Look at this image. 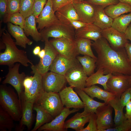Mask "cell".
Listing matches in <instances>:
<instances>
[{
    "mask_svg": "<svg viewBox=\"0 0 131 131\" xmlns=\"http://www.w3.org/2000/svg\"><path fill=\"white\" fill-rule=\"evenodd\" d=\"M18 96L11 87L0 85V106L17 121H20L22 114L21 102Z\"/></svg>",
    "mask_w": 131,
    "mask_h": 131,
    "instance_id": "obj_3",
    "label": "cell"
},
{
    "mask_svg": "<svg viewBox=\"0 0 131 131\" xmlns=\"http://www.w3.org/2000/svg\"><path fill=\"white\" fill-rule=\"evenodd\" d=\"M41 41H44L50 37L55 38H65L71 39H75V30L71 26L60 21L40 31Z\"/></svg>",
    "mask_w": 131,
    "mask_h": 131,
    "instance_id": "obj_4",
    "label": "cell"
},
{
    "mask_svg": "<svg viewBox=\"0 0 131 131\" xmlns=\"http://www.w3.org/2000/svg\"><path fill=\"white\" fill-rule=\"evenodd\" d=\"M49 41L58 53L66 57L74 59L79 55L75 39L54 38Z\"/></svg>",
    "mask_w": 131,
    "mask_h": 131,
    "instance_id": "obj_11",
    "label": "cell"
},
{
    "mask_svg": "<svg viewBox=\"0 0 131 131\" xmlns=\"http://www.w3.org/2000/svg\"><path fill=\"white\" fill-rule=\"evenodd\" d=\"M75 89L84 104V111L88 113H96L98 107L106 104L94 100L82 90Z\"/></svg>",
    "mask_w": 131,
    "mask_h": 131,
    "instance_id": "obj_26",
    "label": "cell"
},
{
    "mask_svg": "<svg viewBox=\"0 0 131 131\" xmlns=\"http://www.w3.org/2000/svg\"><path fill=\"white\" fill-rule=\"evenodd\" d=\"M22 107V116L16 130L22 131L25 126L28 130H30L33 120V110L34 104L25 100L22 96L20 97Z\"/></svg>",
    "mask_w": 131,
    "mask_h": 131,
    "instance_id": "obj_20",
    "label": "cell"
},
{
    "mask_svg": "<svg viewBox=\"0 0 131 131\" xmlns=\"http://www.w3.org/2000/svg\"><path fill=\"white\" fill-rule=\"evenodd\" d=\"M20 1L21 0H8L7 13L4 19L12 14L19 12Z\"/></svg>",
    "mask_w": 131,
    "mask_h": 131,
    "instance_id": "obj_39",
    "label": "cell"
},
{
    "mask_svg": "<svg viewBox=\"0 0 131 131\" xmlns=\"http://www.w3.org/2000/svg\"><path fill=\"white\" fill-rule=\"evenodd\" d=\"M131 79H130V83H131Z\"/></svg>",
    "mask_w": 131,
    "mask_h": 131,
    "instance_id": "obj_56",
    "label": "cell"
},
{
    "mask_svg": "<svg viewBox=\"0 0 131 131\" xmlns=\"http://www.w3.org/2000/svg\"><path fill=\"white\" fill-rule=\"evenodd\" d=\"M48 0H34L33 14L36 18L38 17L43 9Z\"/></svg>",
    "mask_w": 131,
    "mask_h": 131,
    "instance_id": "obj_42",
    "label": "cell"
},
{
    "mask_svg": "<svg viewBox=\"0 0 131 131\" xmlns=\"http://www.w3.org/2000/svg\"><path fill=\"white\" fill-rule=\"evenodd\" d=\"M95 5V13L93 24L102 30L111 27L114 19L106 14L104 11V7Z\"/></svg>",
    "mask_w": 131,
    "mask_h": 131,
    "instance_id": "obj_25",
    "label": "cell"
},
{
    "mask_svg": "<svg viewBox=\"0 0 131 131\" xmlns=\"http://www.w3.org/2000/svg\"><path fill=\"white\" fill-rule=\"evenodd\" d=\"M73 88L66 87L58 93L61 102L66 107L76 109L84 108V104Z\"/></svg>",
    "mask_w": 131,
    "mask_h": 131,
    "instance_id": "obj_16",
    "label": "cell"
},
{
    "mask_svg": "<svg viewBox=\"0 0 131 131\" xmlns=\"http://www.w3.org/2000/svg\"><path fill=\"white\" fill-rule=\"evenodd\" d=\"M91 114L83 111L77 113L65 122V128L73 129L76 131H81L85 124L89 122Z\"/></svg>",
    "mask_w": 131,
    "mask_h": 131,
    "instance_id": "obj_23",
    "label": "cell"
},
{
    "mask_svg": "<svg viewBox=\"0 0 131 131\" xmlns=\"http://www.w3.org/2000/svg\"><path fill=\"white\" fill-rule=\"evenodd\" d=\"M126 112L125 115V118L131 119V100L126 106Z\"/></svg>",
    "mask_w": 131,
    "mask_h": 131,
    "instance_id": "obj_49",
    "label": "cell"
},
{
    "mask_svg": "<svg viewBox=\"0 0 131 131\" xmlns=\"http://www.w3.org/2000/svg\"><path fill=\"white\" fill-rule=\"evenodd\" d=\"M34 0H21L19 12L25 19L33 14Z\"/></svg>",
    "mask_w": 131,
    "mask_h": 131,
    "instance_id": "obj_38",
    "label": "cell"
},
{
    "mask_svg": "<svg viewBox=\"0 0 131 131\" xmlns=\"http://www.w3.org/2000/svg\"><path fill=\"white\" fill-rule=\"evenodd\" d=\"M102 37L115 50L124 48L126 44L129 42L125 33H121L112 27L102 30Z\"/></svg>",
    "mask_w": 131,
    "mask_h": 131,
    "instance_id": "obj_15",
    "label": "cell"
},
{
    "mask_svg": "<svg viewBox=\"0 0 131 131\" xmlns=\"http://www.w3.org/2000/svg\"><path fill=\"white\" fill-rule=\"evenodd\" d=\"M120 97L116 96L107 104L114 110L115 115L114 121L115 127L119 125L126 119L123 112L124 108L122 106L120 101Z\"/></svg>",
    "mask_w": 131,
    "mask_h": 131,
    "instance_id": "obj_33",
    "label": "cell"
},
{
    "mask_svg": "<svg viewBox=\"0 0 131 131\" xmlns=\"http://www.w3.org/2000/svg\"><path fill=\"white\" fill-rule=\"evenodd\" d=\"M14 120L10 115L0 106V130L10 131L14 127Z\"/></svg>",
    "mask_w": 131,
    "mask_h": 131,
    "instance_id": "obj_36",
    "label": "cell"
},
{
    "mask_svg": "<svg viewBox=\"0 0 131 131\" xmlns=\"http://www.w3.org/2000/svg\"><path fill=\"white\" fill-rule=\"evenodd\" d=\"M64 76L67 82L73 88L82 90L86 87L88 76L80 63L69 70Z\"/></svg>",
    "mask_w": 131,
    "mask_h": 131,
    "instance_id": "obj_10",
    "label": "cell"
},
{
    "mask_svg": "<svg viewBox=\"0 0 131 131\" xmlns=\"http://www.w3.org/2000/svg\"><path fill=\"white\" fill-rule=\"evenodd\" d=\"M2 34V41L6 47L5 51L0 53V65L12 66L16 62H19L25 67L28 63L33 64L28 58L26 52L17 47L15 42L8 32L5 30Z\"/></svg>",
    "mask_w": 131,
    "mask_h": 131,
    "instance_id": "obj_2",
    "label": "cell"
},
{
    "mask_svg": "<svg viewBox=\"0 0 131 131\" xmlns=\"http://www.w3.org/2000/svg\"><path fill=\"white\" fill-rule=\"evenodd\" d=\"M79 63L76 58H68L58 53L49 67V70L64 75L69 70Z\"/></svg>",
    "mask_w": 131,
    "mask_h": 131,
    "instance_id": "obj_19",
    "label": "cell"
},
{
    "mask_svg": "<svg viewBox=\"0 0 131 131\" xmlns=\"http://www.w3.org/2000/svg\"><path fill=\"white\" fill-rule=\"evenodd\" d=\"M36 19L33 14L26 18L23 29L27 36H31L34 41L37 42L41 41L42 37L41 33L38 31L36 27Z\"/></svg>",
    "mask_w": 131,
    "mask_h": 131,
    "instance_id": "obj_28",
    "label": "cell"
},
{
    "mask_svg": "<svg viewBox=\"0 0 131 131\" xmlns=\"http://www.w3.org/2000/svg\"><path fill=\"white\" fill-rule=\"evenodd\" d=\"M33 110L36 112L37 115L35 125L31 131H36L41 126L53 119L49 114L37 103L34 104Z\"/></svg>",
    "mask_w": 131,
    "mask_h": 131,
    "instance_id": "obj_30",
    "label": "cell"
},
{
    "mask_svg": "<svg viewBox=\"0 0 131 131\" xmlns=\"http://www.w3.org/2000/svg\"><path fill=\"white\" fill-rule=\"evenodd\" d=\"M36 103L41 106L53 118L59 115L64 107L57 93L44 91Z\"/></svg>",
    "mask_w": 131,
    "mask_h": 131,
    "instance_id": "obj_5",
    "label": "cell"
},
{
    "mask_svg": "<svg viewBox=\"0 0 131 131\" xmlns=\"http://www.w3.org/2000/svg\"><path fill=\"white\" fill-rule=\"evenodd\" d=\"M87 126L81 131H98L97 123V115L95 113H91Z\"/></svg>",
    "mask_w": 131,
    "mask_h": 131,
    "instance_id": "obj_41",
    "label": "cell"
},
{
    "mask_svg": "<svg viewBox=\"0 0 131 131\" xmlns=\"http://www.w3.org/2000/svg\"><path fill=\"white\" fill-rule=\"evenodd\" d=\"M76 58L88 76L94 73L96 67L97 59L87 55L83 56H77Z\"/></svg>",
    "mask_w": 131,
    "mask_h": 131,
    "instance_id": "obj_34",
    "label": "cell"
},
{
    "mask_svg": "<svg viewBox=\"0 0 131 131\" xmlns=\"http://www.w3.org/2000/svg\"><path fill=\"white\" fill-rule=\"evenodd\" d=\"M126 38L131 41V24L128 26L125 33Z\"/></svg>",
    "mask_w": 131,
    "mask_h": 131,
    "instance_id": "obj_51",
    "label": "cell"
},
{
    "mask_svg": "<svg viewBox=\"0 0 131 131\" xmlns=\"http://www.w3.org/2000/svg\"><path fill=\"white\" fill-rule=\"evenodd\" d=\"M82 90L92 98H97L103 100L106 104L116 96L115 94L103 90L96 85L85 87Z\"/></svg>",
    "mask_w": 131,
    "mask_h": 131,
    "instance_id": "obj_24",
    "label": "cell"
},
{
    "mask_svg": "<svg viewBox=\"0 0 131 131\" xmlns=\"http://www.w3.org/2000/svg\"><path fill=\"white\" fill-rule=\"evenodd\" d=\"M80 21L87 24H93L95 15L96 6L86 0L74 1L72 3Z\"/></svg>",
    "mask_w": 131,
    "mask_h": 131,
    "instance_id": "obj_14",
    "label": "cell"
},
{
    "mask_svg": "<svg viewBox=\"0 0 131 131\" xmlns=\"http://www.w3.org/2000/svg\"><path fill=\"white\" fill-rule=\"evenodd\" d=\"M55 14L58 19L63 23L68 19L79 20L72 3L68 4L59 9L55 12Z\"/></svg>",
    "mask_w": 131,
    "mask_h": 131,
    "instance_id": "obj_29",
    "label": "cell"
},
{
    "mask_svg": "<svg viewBox=\"0 0 131 131\" xmlns=\"http://www.w3.org/2000/svg\"><path fill=\"white\" fill-rule=\"evenodd\" d=\"M25 19L19 12L12 14L5 17L3 21L5 23H10L14 25L24 28Z\"/></svg>",
    "mask_w": 131,
    "mask_h": 131,
    "instance_id": "obj_37",
    "label": "cell"
},
{
    "mask_svg": "<svg viewBox=\"0 0 131 131\" xmlns=\"http://www.w3.org/2000/svg\"><path fill=\"white\" fill-rule=\"evenodd\" d=\"M131 22V12L114 19L111 27L121 33H125Z\"/></svg>",
    "mask_w": 131,
    "mask_h": 131,
    "instance_id": "obj_35",
    "label": "cell"
},
{
    "mask_svg": "<svg viewBox=\"0 0 131 131\" xmlns=\"http://www.w3.org/2000/svg\"><path fill=\"white\" fill-rule=\"evenodd\" d=\"M131 87L124 91L121 96L120 101L122 106L123 108L131 100Z\"/></svg>",
    "mask_w": 131,
    "mask_h": 131,
    "instance_id": "obj_45",
    "label": "cell"
},
{
    "mask_svg": "<svg viewBox=\"0 0 131 131\" xmlns=\"http://www.w3.org/2000/svg\"><path fill=\"white\" fill-rule=\"evenodd\" d=\"M101 30L93 24H90L75 30V38H84L95 41L102 37Z\"/></svg>",
    "mask_w": 131,
    "mask_h": 131,
    "instance_id": "obj_22",
    "label": "cell"
},
{
    "mask_svg": "<svg viewBox=\"0 0 131 131\" xmlns=\"http://www.w3.org/2000/svg\"><path fill=\"white\" fill-rule=\"evenodd\" d=\"M112 109L108 104H105L97 109L96 114L98 131H104L112 128L113 123Z\"/></svg>",
    "mask_w": 131,
    "mask_h": 131,
    "instance_id": "obj_17",
    "label": "cell"
},
{
    "mask_svg": "<svg viewBox=\"0 0 131 131\" xmlns=\"http://www.w3.org/2000/svg\"><path fill=\"white\" fill-rule=\"evenodd\" d=\"M131 131V119H125L119 125L104 130V131Z\"/></svg>",
    "mask_w": 131,
    "mask_h": 131,
    "instance_id": "obj_40",
    "label": "cell"
},
{
    "mask_svg": "<svg viewBox=\"0 0 131 131\" xmlns=\"http://www.w3.org/2000/svg\"><path fill=\"white\" fill-rule=\"evenodd\" d=\"M33 79V76H26L23 82V86L24 87V92H27L31 87L32 84Z\"/></svg>",
    "mask_w": 131,
    "mask_h": 131,
    "instance_id": "obj_48",
    "label": "cell"
},
{
    "mask_svg": "<svg viewBox=\"0 0 131 131\" xmlns=\"http://www.w3.org/2000/svg\"><path fill=\"white\" fill-rule=\"evenodd\" d=\"M96 5H98L105 8L109 5L116 4L119 2L118 0H86Z\"/></svg>",
    "mask_w": 131,
    "mask_h": 131,
    "instance_id": "obj_43",
    "label": "cell"
},
{
    "mask_svg": "<svg viewBox=\"0 0 131 131\" xmlns=\"http://www.w3.org/2000/svg\"><path fill=\"white\" fill-rule=\"evenodd\" d=\"M53 9L55 12L62 7L71 3H72L74 0H51Z\"/></svg>",
    "mask_w": 131,
    "mask_h": 131,
    "instance_id": "obj_44",
    "label": "cell"
},
{
    "mask_svg": "<svg viewBox=\"0 0 131 131\" xmlns=\"http://www.w3.org/2000/svg\"><path fill=\"white\" fill-rule=\"evenodd\" d=\"M41 51L40 47L39 46H36L34 49L33 53L35 55H38Z\"/></svg>",
    "mask_w": 131,
    "mask_h": 131,
    "instance_id": "obj_52",
    "label": "cell"
},
{
    "mask_svg": "<svg viewBox=\"0 0 131 131\" xmlns=\"http://www.w3.org/2000/svg\"><path fill=\"white\" fill-rule=\"evenodd\" d=\"M34 74L31 86L27 92H24L21 96L26 101L34 104L37 103L45 91L42 83V76L37 73Z\"/></svg>",
    "mask_w": 131,
    "mask_h": 131,
    "instance_id": "obj_18",
    "label": "cell"
},
{
    "mask_svg": "<svg viewBox=\"0 0 131 131\" xmlns=\"http://www.w3.org/2000/svg\"><path fill=\"white\" fill-rule=\"evenodd\" d=\"M112 74H105L102 70L98 69L96 72L88 77L86 81V87L99 84L103 86L104 90L108 91L107 83Z\"/></svg>",
    "mask_w": 131,
    "mask_h": 131,
    "instance_id": "obj_27",
    "label": "cell"
},
{
    "mask_svg": "<svg viewBox=\"0 0 131 131\" xmlns=\"http://www.w3.org/2000/svg\"><path fill=\"white\" fill-rule=\"evenodd\" d=\"M64 23L71 26L75 30H77L84 27L89 24H90L85 23L79 20H74L70 19L67 20Z\"/></svg>",
    "mask_w": 131,
    "mask_h": 131,
    "instance_id": "obj_46",
    "label": "cell"
},
{
    "mask_svg": "<svg viewBox=\"0 0 131 131\" xmlns=\"http://www.w3.org/2000/svg\"></svg>",
    "mask_w": 131,
    "mask_h": 131,
    "instance_id": "obj_57",
    "label": "cell"
},
{
    "mask_svg": "<svg viewBox=\"0 0 131 131\" xmlns=\"http://www.w3.org/2000/svg\"><path fill=\"white\" fill-rule=\"evenodd\" d=\"M42 80L44 90L47 92L58 93L67 82L64 75L50 71L42 76Z\"/></svg>",
    "mask_w": 131,
    "mask_h": 131,
    "instance_id": "obj_7",
    "label": "cell"
},
{
    "mask_svg": "<svg viewBox=\"0 0 131 131\" xmlns=\"http://www.w3.org/2000/svg\"><path fill=\"white\" fill-rule=\"evenodd\" d=\"M20 63H17L9 67L8 72L2 82L3 84H9L15 88L17 93L19 99L21 94L24 92L23 83L26 76L24 72L20 74L19 68Z\"/></svg>",
    "mask_w": 131,
    "mask_h": 131,
    "instance_id": "obj_9",
    "label": "cell"
},
{
    "mask_svg": "<svg viewBox=\"0 0 131 131\" xmlns=\"http://www.w3.org/2000/svg\"><path fill=\"white\" fill-rule=\"evenodd\" d=\"M130 75L122 74H112L107 83L108 91L121 96L122 94L131 87Z\"/></svg>",
    "mask_w": 131,
    "mask_h": 131,
    "instance_id": "obj_8",
    "label": "cell"
},
{
    "mask_svg": "<svg viewBox=\"0 0 131 131\" xmlns=\"http://www.w3.org/2000/svg\"><path fill=\"white\" fill-rule=\"evenodd\" d=\"M125 48L129 58L131 62V43L129 42L127 43Z\"/></svg>",
    "mask_w": 131,
    "mask_h": 131,
    "instance_id": "obj_50",
    "label": "cell"
},
{
    "mask_svg": "<svg viewBox=\"0 0 131 131\" xmlns=\"http://www.w3.org/2000/svg\"><path fill=\"white\" fill-rule=\"evenodd\" d=\"M92 46L97 54V69L102 70L105 74L131 75V62L125 48L114 49L103 37L94 41Z\"/></svg>",
    "mask_w": 131,
    "mask_h": 131,
    "instance_id": "obj_1",
    "label": "cell"
},
{
    "mask_svg": "<svg viewBox=\"0 0 131 131\" xmlns=\"http://www.w3.org/2000/svg\"><path fill=\"white\" fill-rule=\"evenodd\" d=\"M8 0H0V16L3 20L7 13Z\"/></svg>",
    "mask_w": 131,
    "mask_h": 131,
    "instance_id": "obj_47",
    "label": "cell"
},
{
    "mask_svg": "<svg viewBox=\"0 0 131 131\" xmlns=\"http://www.w3.org/2000/svg\"><path fill=\"white\" fill-rule=\"evenodd\" d=\"M107 15L113 19L125 13L131 12V6L119 2L118 4L107 6L104 9Z\"/></svg>",
    "mask_w": 131,
    "mask_h": 131,
    "instance_id": "obj_31",
    "label": "cell"
},
{
    "mask_svg": "<svg viewBox=\"0 0 131 131\" xmlns=\"http://www.w3.org/2000/svg\"><path fill=\"white\" fill-rule=\"evenodd\" d=\"M7 27L9 33L15 39L16 45L25 49L27 45L30 46L32 44L33 41L27 38L22 27L8 23Z\"/></svg>",
    "mask_w": 131,
    "mask_h": 131,
    "instance_id": "obj_21",
    "label": "cell"
},
{
    "mask_svg": "<svg viewBox=\"0 0 131 131\" xmlns=\"http://www.w3.org/2000/svg\"><path fill=\"white\" fill-rule=\"evenodd\" d=\"M76 49L78 54L87 55L97 59L91 49V40L84 38H75V39Z\"/></svg>",
    "mask_w": 131,
    "mask_h": 131,
    "instance_id": "obj_32",
    "label": "cell"
},
{
    "mask_svg": "<svg viewBox=\"0 0 131 131\" xmlns=\"http://www.w3.org/2000/svg\"><path fill=\"white\" fill-rule=\"evenodd\" d=\"M45 53V51L44 49H42L39 52L38 56L40 59L42 58L44 56Z\"/></svg>",
    "mask_w": 131,
    "mask_h": 131,
    "instance_id": "obj_53",
    "label": "cell"
},
{
    "mask_svg": "<svg viewBox=\"0 0 131 131\" xmlns=\"http://www.w3.org/2000/svg\"><path fill=\"white\" fill-rule=\"evenodd\" d=\"M36 21L38 24L37 28L40 31L45 28L60 22L53 9L51 0H48L43 9L36 18Z\"/></svg>",
    "mask_w": 131,
    "mask_h": 131,
    "instance_id": "obj_12",
    "label": "cell"
},
{
    "mask_svg": "<svg viewBox=\"0 0 131 131\" xmlns=\"http://www.w3.org/2000/svg\"><path fill=\"white\" fill-rule=\"evenodd\" d=\"M44 42L45 54L42 58L40 59L38 64L31 65L32 74L37 73L43 76L48 72L49 67L58 53L49 40Z\"/></svg>",
    "mask_w": 131,
    "mask_h": 131,
    "instance_id": "obj_6",
    "label": "cell"
},
{
    "mask_svg": "<svg viewBox=\"0 0 131 131\" xmlns=\"http://www.w3.org/2000/svg\"><path fill=\"white\" fill-rule=\"evenodd\" d=\"M79 109L74 108L72 110L64 107L60 114L51 121L46 123L40 127L38 131H64L66 130L65 128V121L67 117L70 114L77 112Z\"/></svg>",
    "mask_w": 131,
    "mask_h": 131,
    "instance_id": "obj_13",
    "label": "cell"
},
{
    "mask_svg": "<svg viewBox=\"0 0 131 131\" xmlns=\"http://www.w3.org/2000/svg\"><path fill=\"white\" fill-rule=\"evenodd\" d=\"M120 2L124 3L131 6V0H118Z\"/></svg>",
    "mask_w": 131,
    "mask_h": 131,
    "instance_id": "obj_54",
    "label": "cell"
},
{
    "mask_svg": "<svg viewBox=\"0 0 131 131\" xmlns=\"http://www.w3.org/2000/svg\"><path fill=\"white\" fill-rule=\"evenodd\" d=\"M83 0H74V1H82Z\"/></svg>",
    "mask_w": 131,
    "mask_h": 131,
    "instance_id": "obj_55",
    "label": "cell"
}]
</instances>
